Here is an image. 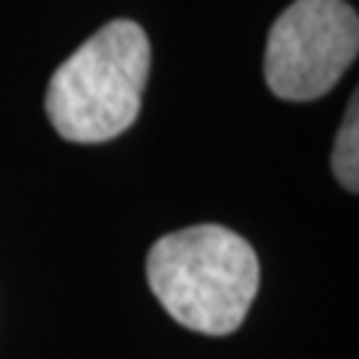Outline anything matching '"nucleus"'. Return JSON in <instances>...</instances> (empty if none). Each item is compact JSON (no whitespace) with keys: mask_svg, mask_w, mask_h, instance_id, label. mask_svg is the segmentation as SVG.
Masks as SVG:
<instances>
[{"mask_svg":"<svg viewBox=\"0 0 359 359\" xmlns=\"http://www.w3.org/2000/svg\"><path fill=\"white\" fill-rule=\"evenodd\" d=\"M147 75V33L129 18H117L54 69L45 114L60 138L72 144L111 141L138 120Z\"/></svg>","mask_w":359,"mask_h":359,"instance_id":"2","label":"nucleus"},{"mask_svg":"<svg viewBox=\"0 0 359 359\" xmlns=\"http://www.w3.org/2000/svg\"><path fill=\"white\" fill-rule=\"evenodd\" d=\"M359 108H356V93L351 96L347 114L341 120V129L335 135V147H332V174L347 192L359 189Z\"/></svg>","mask_w":359,"mask_h":359,"instance_id":"4","label":"nucleus"},{"mask_svg":"<svg viewBox=\"0 0 359 359\" xmlns=\"http://www.w3.org/2000/svg\"><path fill=\"white\" fill-rule=\"evenodd\" d=\"M147 282L180 327L231 335L252 309L261 266L240 233L222 224H192L156 240L147 255Z\"/></svg>","mask_w":359,"mask_h":359,"instance_id":"1","label":"nucleus"},{"mask_svg":"<svg viewBox=\"0 0 359 359\" xmlns=\"http://www.w3.org/2000/svg\"><path fill=\"white\" fill-rule=\"evenodd\" d=\"M359 51V18L344 0H294L269 27L266 87L287 102H311L341 81Z\"/></svg>","mask_w":359,"mask_h":359,"instance_id":"3","label":"nucleus"}]
</instances>
